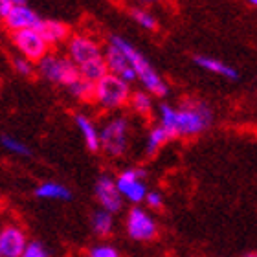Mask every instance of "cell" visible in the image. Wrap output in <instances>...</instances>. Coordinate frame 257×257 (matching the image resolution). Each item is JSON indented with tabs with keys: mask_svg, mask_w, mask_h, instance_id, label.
I'll return each mask as SVG.
<instances>
[{
	"mask_svg": "<svg viewBox=\"0 0 257 257\" xmlns=\"http://www.w3.org/2000/svg\"><path fill=\"white\" fill-rule=\"evenodd\" d=\"M213 121V110L202 99L188 97L178 107L162 103L158 107V125L166 128L171 138H195Z\"/></svg>",
	"mask_w": 257,
	"mask_h": 257,
	"instance_id": "1",
	"label": "cell"
},
{
	"mask_svg": "<svg viewBox=\"0 0 257 257\" xmlns=\"http://www.w3.org/2000/svg\"><path fill=\"white\" fill-rule=\"evenodd\" d=\"M110 41L118 44L119 48L127 54V57L131 59V63H133L134 72H136V77H138V81L142 83V86H144V90L151 92V94L156 97H166L167 94H169V86H167L166 81L162 79V75L153 68V64L145 59L144 55L140 54L133 44H128L123 37H118V35H112Z\"/></svg>",
	"mask_w": 257,
	"mask_h": 257,
	"instance_id": "2",
	"label": "cell"
},
{
	"mask_svg": "<svg viewBox=\"0 0 257 257\" xmlns=\"http://www.w3.org/2000/svg\"><path fill=\"white\" fill-rule=\"evenodd\" d=\"M133 96L131 83L119 79L116 75L107 74L103 79L96 83V96H94V105L105 112L119 110L128 105Z\"/></svg>",
	"mask_w": 257,
	"mask_h": 257,
	"instance_id": "3",
	"label": "cell"
},
{
	"mask_svg": "<svg viewBox=\"0 0 257 257\" xmlns=\"http://www.w3.org/2000/svg\"><path fill=\"white\" fill-rule=\"evenodd\" d=\"M37 72L44 79L52 81L59 86H66V88L81 79L79 66L66 54H59V52H50L44 59L39 61Z\"/></svg>",
	"mask_w": 257,
	"mask_h": 257,
	"instance_id": "4",
	"label": "cell"
},
{
	"mask_svg": "<svg viewBox=\"0 0 257 257\" xmlns=\"http://www.w3.org/2000/svg\"><path fill=\"white\" fill-rule=\"evenodd\" d=\"M128 134H131V123L125 116L110 118L101 127V151L107 156L119 158L128 147Z\"/></svg>",
	"mask_w": 257,
	"mask_h": 257,
	"instance_id": "5",
	"label": "cell"
},
{
	"mask_svg": "<svg viewBox=\"0 0 257 257\" xmlns=\"http://www.w3.org/2000/svg\"><path fill=\"white\" fill-rule=\"evenodd\" d=\"M66 55L81 68L83 64L103 59L105 48L88 33H74L66 43Z\"/></svg>",
	"mask_w": 257,
	"mask_h": 257,
	"instance_id": "6",
	"label": "cell"
},
{
	"mask_svg": "<svg viewBox=\"0 0 257 257\" xmlns=\"http://www.w3.org/2000/svg\"><path fill=\"white\" fill-rule=\"evenodd\" d=\"M11 44L21 55L28 57L33 63H39L50 54V44L44 41L37 28H30V30H22V32L11 33Z\"/></svg>",
	"mask_w": 257,
	"mask_h": 257,
	"instance_id": "7",
	"label": "cell"
},
{
	"mask_svg": "<svg viewBox=\"0 0 257 257\" xmlns=\"http://www.w3.org/2000/svg\"><path fill=\"white\" fill-rule=\"evenodd\" d=\"M145 171L138 169V167H131V169H123L116 177V184H118L119 193L123 195V198H127L128 202L140 204L145 202L147 198V186L144 182Z\"/></svg>",
	"mask_w": 257,
	"mask_h": 257,
	"instance_id": "8",
	"label": "cell"
},
{
	"mask_svg": "<svg viewBox=\"0 0 257 257\" xmlns=\"http://www.w3.org/2000/svg\"><path fill=\"white\" fill-rule=\"evenodd\" d=\"M105 63H107L108 74L116 75V77L127 81V83H133V81L138 79L127 54L119 48L118 44L112 43L110 39H108L107 46H105Z\"/></svg>",
	"mask_w": 257,
	"mask_h": 257,
	"instance_id": "9",
	"label": "cell"
},
{
	"mask_svg": "<svg viewBox=\"0 0 257 257\" xmlns=\"http://www.w3.org/2000/svg\"><path fill=\"white\" fill-rule=\"evenodd\" d=\"M127 233L136 241H151L156 237V222L145 209L134 206L127 215Z\"/></svg>",
	"mask_w": 257,
	"mask_h": 257,
	"instance_id": "10",
	"label": "cell"
},
{
	"mask_svg": "<svg viewBox=\"0 0 257 257\" xmlns=\"http://www.w3.org/2000/svg\"><path fill=\"white\" fill-rule=\"evenodd\" d=\"M94 195H96V200L101 206V209H107L110 213H116L121 209L123 195L119 193L116 178L108 177V175H101L97 178L96 186H94Z\"/></svg>",
	"mask_w": 257,
	"mask_h": 257,
	"instance_id": "11",
	"label": "cell"
},
{
	"mask_svg": "<svg viewBox=\"0 0 257 257\" xmlns=\"http://www.w3.org/2000/svg\"><path fill=\"white\" fill-rule=\"evenodd\" d=\"M41 17L26 4H19L10 11V15L2 19L6 30L10 33L22 32V30H30V28H39L41 24Z\"/></svg>",
	"mask_w": 257,
	"mask_h": 257,
	"instance_id": "12",
	"label": "cell"
},
{
	"mask_svg": "<svg viewBox=\"0 0 257 257\" xmlns=\"http://www.w3.org/2000/svg\"><path fill=\"white\" fill-rule=\"evenodd\" d=\"M28 246L24 231L15 224L4 226L0 231V255L2 257H22Z\"/></svg>",
	"mask_w": 257,
	"mask_h": 257,
	"instance_id": "13",
	"label": "cell"
},
{
	"mask_svg": "<svg viewBox=\"0 0 257 257\" xmlns=\"http://www.w3.org/2000/svg\"><path fill=\"white\" fill-rule=\"evenodd\" d=\"M74 121L77 131H79L83 140H85L86 149L92 151V153L101 151V128H97V125L86 114H81V112L75 114Z\"/></svg>",
	"mask_w": 257,
	"mask_h": 257,
	"instance_id": "14",
	"label": "cell"
},
{
	"mask_svg": "<svg viewBox=\"0 0 257 257\" xmlns=\"http://www.w3.org/2000/svg\"><path fill=\"white\" fill-rule=\"evenodd\" d=\"M41 35L44 37V41L50 44V46H61V44H66L68 39L72 37L70 35L68 26L61 21H41L37 28Z\"/></svg>",
	"mask_w": 257,
	"mask_h": 257,
	"instance_id": "15",
	"label": "cell"
},
{
	"mask_svg": "<svg viewBox=\"0 0 257 257\" xmlns=\"http://www.w3.org/2000/svg\"><path fill=\"white\" fill-rule=\"evenodd\" d=\"M195 64H197L198 68L211 72L215 75H220V77H226V79H237L239 77L235 68H231L230 64L222 63V61L215 59V57H209V55H197L195 57Z\"/></svg>",
	"mask_w": 257,
	"mask_h": 257,
	"instance_id": "16",
	"label": "cell"
},
{
	"mask_svg": "<svg viewBox=\"0 0 257 257\" xmlns=\"http://www.w3.org/2000/svg\"><path fill=\"white\" fill-rule=\"evenodd\" d=\"M128 107L136 116L140 118H151V114L155 110V101H153V94L147 90H134L128 101Z\"/></svg>",
	"mask_w": 257,
	"mask_h": 257,
	"instance_id": "17",
	"label": "cell"
},
{
	"mask_svg": "<svg viewBox=\"0 0 257 257\" xmlns=\"http://www.w3.org/2000/svg\"><path fill=\"white\" fill-rule=\"evenodd\" d=\"M169 140H171V136H169V133H167L162 125L151 127L149 134H147V138H145V155L147 156L156 155Z\"/></svg>",
	"mask_w": 257,
	"mask_h": 257,
	"instance_id": "18",
	"label": "cell"
},
{
	"mask_svg": "<svg viewBox=\"0 0 257 257\" xmlns=\"http://www.w3.org/2000/svg\"><path fill=\"white\" fill-rule=\"evenodd\" d=\"M35 195L39 198H46V200H68L70 191L64 188L63 184L57 182H44L35 189Z\"/></svg>",
	"mask_w": 257,
	"mask_h": 257,
	"instance_id": "19",
	"label": "cell"
},
{
	"mask_svg": "<svg viewBox=\"0 0 257 257\" xmlns=\"http://www.w3.org/2000/svg\"><path fill=\"white\" fill-rule=\"evenodd\" d=\"M128 15L133 17V21L138 24L140 28H144L147 32H156L158 30V21H156V17L151 13L147 8L144 6H134L128 10Z\"/></svg>",
	"mask_w": 257,
	"mask_h": 257,
	"instance_id": "20",
	"label": "cell"
},
{
	"mask_svg": "<svg viewBox=\"0 0 257 257\" xmlns=\"http://www.w3.org/2000/svg\"><path fill=\"white\" fill-rule=\"evenodd\" d=\"M68 92L75 97V99H77V101L94 103V96H96V83L86 81V79L81 77V79L75 81L72 86H68Z\"/></svg>",
	"mask_w": 257,
	"mask_h": 257,
	"instance_id": "21",
	"label": "cell"
},
{
	"mask_svg": "<svg viewBox=\"0 0 257 257\" xmlns=\"http://www.w3.org/2000/svg\"><path fill=\"white\" fill-rule=\"evenodd\" d=\"M90 224H92L94 233H97V235H101V237L108 235L114 228L112 213L107 211V209H97V211H94V215H92Z\"/></svg>",
	"mask_w": 257,
	"mask_h": 257,
	"instance_id": "22",
	"label": "cell"
},
{
	"mask_svg": "<svg viewBox=\"0 0 257 257\" xmlns=\"http://www.w3.org/2000/svg\"><path fill=\"white\" fill-rule=\"evenodd\" d=\"M0 144H2V147H4L8 153H11V155H17V156H30L32 155L26 144H22L21 140L13 138V136H8V134H4V136L0 138Z\"/></svg>",
	"mask_w": 257,
	"mask_h": 257,
	"instance_id": "23",
	"label": "cell"
},
{
	"mask_svg": "<svg viewBox=\"0 0 257 257\" xmlns=\"http://www.w3.org/2000/svg\"><path fill=\"white\" fill-rule=\"evenodd\" d=\"M11 66H13V70H15L17 74L22 75V77H32L33 75V61H30L28 57H24V55L17 54L11 57Z\"/></svg>",
	"mask_w": 257,
	"mask_h": 257,
	"instance_id": "24",
	"label": "cell"
},
{
	"mask_svg": "<svg viewBox=\"0 0 257 257\" xmlns=\"http://www.w3.org/2000/svg\"><path fill=\"white\" fill-rule=\"evenodd\" d=\"M90 257H119L118 250L112 246H108V244H99V246H94L88 252Z\"/></svg>",
	"mask_w": 257,
	"mask_h": 257,
	"instance_id": "25",
	"label": "cell"
},
{
	"mask_svg": "<svg viewBox=\"0 0 257 257\" xmlns=\"http://www.w3.org/2000/svg\"><path fill=\"white\" fill-rule=\"evenodd\" d=\"M22 257H48V252L44 250V246L41 242H28L26 250L22 253Z\"/></svg>",
	"mask_w": 257,
	"mask_h": 257,
	"instance_id": "26",
	"label": "cell"
},
{
	"mask_svg": "<svg viewBox=\"0 0 257 257\" xmlns=\"http://www.w3.org/2000/svg\"><path fill=\"white\" fill-rule=\"evenodd\" d=\"M145 202L149 208H162V202H164V198L158 191H149L147 193V198H145Z\"/></svg>",
	"mask_w": 257,
	"mask_h": 257,
	"instance_id": "27",
	"label": "cell"
},
{
	"mask_svg": "<svg viewBox=\"0 0 257 257\" xmlns=\"http://www.w3.org/2000/svg\"><path fill=\"white\" fill-rule=\"evenodd\" d=\"M138 6H144V8H153V6H158L162 4L164 0H136Z\"/></svg>",
	"mask_w": 257,
	"mask_h": 257,
	"instance_id": "28",
	"label": "cell"
},
{
	"mask_svg": "<svg viewBox=\"0 0 257 257\" xmlns=\"http://www.w3.org/2000/svg\"><path fill=\"white\" fill-rule=\"evenodd\" d=\"M11 4H15V6H19V4H24V0H10Z\"/></svg>",
	"mask_w": 257,
	"mask_h": 257,
	"instance_id": "29",
	"label": "cell"
},
{
	"mask_svg": "<svg viewBox=\"0 0 257 257\" xmlns=\"http://www.w3.org/2000/svg\"><path fill=\"white\" fill-rule=\"evenodd\" d=\"M246 2H248L250 6H253V8H257V0H246Z\"/></svg>",
	"mask_w": 257,
	"mask_h": 257,
	"instance_id": "30",
	"label": "cell"
},
{
	"mask_svg": "<svg viewBox=\"0 0 257 257\" xmlns=\"http://www.w3.org/2000/svg\"><path fill=\"white\" fill-rule=\"evenodd\" d=\"M246 257H257V252H250V253H248Z\"/></svg>",
	"mask_w": 257,
	"mask_h": 257,
	"instance_id": "31",
	"label": "cell"
}]
</instances>
